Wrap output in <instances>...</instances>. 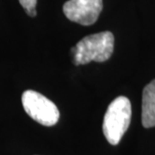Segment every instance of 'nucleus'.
Here are the masks:
<instances>
[{
  "label": "nucleus",
  "mask_w": 155,
  "mask_h": 155,
  "mask_svg": "<svg viewBox=\"0 0 155 155\" xmlns=\"http://www.w3.org/2000/svg\"><path fill=\"white\" fill-rule=\"evenodd\" d=\"M21 6L24 8V10L29 16L35 17L36 15V3H38V0H19Z\"/></svg>",
  "instance_id": "nucleus-6"
},
{
  "label": "nucleus",
  "mask_w": 155,
  "mask_h": 155,
  "mask_svg": "<svg viewBox=\"0 0 155 155\" xmlns=\"http://www.w3.org/2000/svg\"><path fill=\"white\" fill-rule=\"evenodd\" d=\"M142 125L155 127V80L145 86L142 95Z\"/></svg>",
  "instance_id": "nucleus-5"
},
{
  "label": "nucleus",
  "mask_w": 155,
  "mask_h": 155,
  "mask_svg": "<svg viewBox=\"0 0 155 155\" xmlns=\"http://www.w3.org/2000/svg\"><path fill=\"white\" fill-rule=\"evenodd\" d=\"M113 51L114 35L110 31L86 36L71 49L73 63L76 66L86 64L91 61L103 63L109 60Z\"/></svg>",
  "instance_id": "nucleus-1"
},
{
  "label": "nucleus",
  "mask_w": 155,
  "mask_h": 155,
  "mask_svg": "<svg viewBox=\"0 0 155 155\" xmlns=\"http://www.w3.org/2000/svg\"><path fill=\"white\" fill-rule=\"evenodd\" d=\"M131 115V103L124 96L117 97L109 105L104 116L103 133L110 144L120 142L130 125Z\"/></svg>",
  "instance_id": "nucleus-2"
},
{
  "label": "nucleus",
  "mask_w": 155,
  "mask_h": 155,
  "mask_svg": "<svg viewBox=\"0 0 155 155\" xmlns=\"http://www.w3.org/2000/svg\"><path fill=\"white\" fill-rule=\"evenodd\" d=\"M23 109L31 119L43 126H54L60 119V111L54 102L39 93L27 90L21 97Z\"/></svg>",
  "instance_id": "nucleus-3"
},
{
  "label": "nucleus",
  "mask_w": 155,
  "mask_h": 155,
  "mask_svg": "<svg viewBox=\"0 0 155 155\" xmlns=\"http://www.w3.org/2000/svg\"><path fill=\"white\" fill-rule=\"evenodd\" d=\"M103 0H69L64 4L63 11L67 18L82 25H92L98 20Z\"/></svg>",
  "instance_id": "nucleus-4"
}]
</instances>
